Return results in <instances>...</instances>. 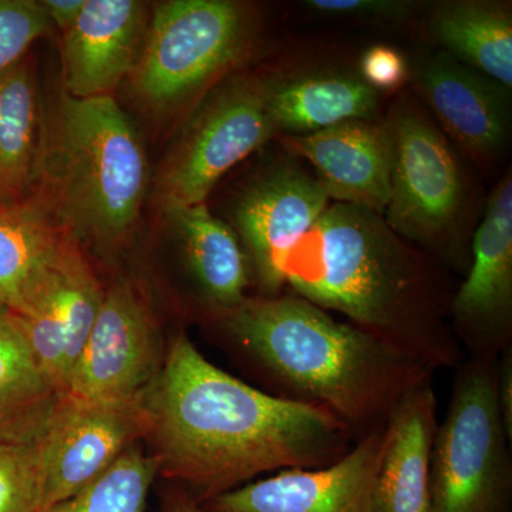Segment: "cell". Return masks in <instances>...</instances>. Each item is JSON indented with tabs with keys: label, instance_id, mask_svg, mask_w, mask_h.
Returning a JSON list of instances; mask_svg holds the SVG:
<instances>
[{
	"label": "cell",
	"instance_id": "cell-6",
	"mask_svg": "<svg viewBox=\"0 0 512 512\" xmlns=\"http://www.w3.org/2000/svg\"><path fill=\"white\" fill-rule=\"evenodd\" d=\"M384 120L392 144L384 221L448 271L466 275L471 188L456 151L409 94L400 96Z\"/></svg>",
	"mask_w": 512,
	"mask_h": 512
},
{
	"label": "cell",
	"instance_id": "cell-31",
	"mask_svg": "<svg viewBox=\"0 0 512 512\" xmlns=\"http://www.w3.org/2000/svg\"><path fill=\"white\" fill-rule=\"evenodd\" d=\"M40 3L52 26H57L64 33L79 19L86 0H42Z\"/></svg>",
	"mask_w": 512,
	"mask_h": 512
},
{
	"label": "cell",
	"instance_id": "cell-32",
	"mask_svg": "<svg viewBox=\"0 0 512 512\" xmlns=\"http://www.w3.org/2000/svg\"><path fill=\"white\" fill-rule=\"evenodd\" d=\"M160 500L161 512H205L201 504L178 485L168 484Z\"/></svg>",
	"mask_w": 512,
	"mask_h": 512
},
{
	"label": "cell",
	"instance_id": "cell-19",
	"mask_svg": "<svg viewBox=\"0 0 512 512\" xmlns=\"http://www.w3.org/2000/svg\"><path fill=\"white\" fill-rule=\"evenodd\" d=\"M380 93L359 74L305 72L271 76L268 109L279 136H308L350 120H376Z\"/></svg>",
	"mask_w": 512,
	"mask_h": 512
},
{
	"label": "cell",
	"instance_id": "cell-27",
	"mask_svg": "<svg viewBox=\"0 0 512 512\" xmlns=\"http://www.w3.org/2000/svg\"><path fill=\"white\" fill-rule=\"evenodd\" d=\"M50 29L37 0H0V72L25 59L30 46Z\"/></svg>",
	"mask_w": 512,
	"mask_h": 512
},
{
	"label": "cell",
	"instance_id": "cell-3",
	"mask_svg": "<svg viewBox=\"0 0 512 512\" xmlns=\"http://www.w3.org/2000/svg\"><path fill=\"white\" fill-rule=\"evenodd\" d=\"M214 322L272 394L325 410L356 441L383 429L436 372L293 292L249 296Z\"/></svg>",
	"mask_w": 512,
	"mask_h": 512
},
{
	"label": "cell",
	"instance_id": "cell-26",
	"mask_svg": "<svg viewBox=\"0 0 512 512\" xmlns=\"http://www.w3.org/2000/svg\"><path fill=\"white\" fill-rule=\"evenodd\" d=\"M42 487L37 444H0V512H39Z\"/></svg>",
	"mask_w": 512,
	"mask_h": 512
},
{
	"label": "cell",
	"instance_id": "cell-28",
	"mask_svg": "<svg viewBox=\"0 0 512 512\" xmlns=\"http://www.w3.org/2000/svg\"><path fill=\"white\" fill-rule=\"evenodd\" d=\"M306 8L332 18L404 22L417 5L407 0H306Z\"/></svg>",
	"mask_w": 512,
	"mask_h": 512
},
{
	"label": "cell",
	"instance_id": "cell-8",
	"mask_svg": "<svg viewBox=\"0 0 512 512\" xmlns=\"http://www.w3.org/2000/svg\"><path fill=\"white\" fill-rule=\"evenodd\" d=\"M269 79L231 77L198 103L154 181V205L161 214L205 204L229 170L276 136Z\"/></svg>",
	"mask_w": 512,
	"mask_h": 512
},
{
	"label": "cell",
	"instance_id": "cell-2",
	"mask_svg": "<svg viewBox=\"0 0 512 512\" xmlns=\"http://www.w3.org/2000/svg\"><path fill=\"white\" fill-rule=\"evenodd\" d=\"M282 274L296 295L433 370L466 359L450 325L451 272L377 212L330 202L286 254Z\"/></svg>",
	"mask_w": 512,
	"mask_h": 512
},
{
	"label": "cell",
	"instance_id": "cell-16",
	"mask_svg": "<svg viewBox=\"0 0 512 512\" xmlns=\"http://www.w3.org/2000/svg\"><path fill=\"white\" fill-rule=\"evenodd\" d=\"M150 8L138 0H86L63 33L64 93L96 99L111 93L136 69L146 40Z\"/></svg>",
	"mask_w": 512,
	"mask_h": 512
},
{
	"label": "cell",
	"instance_id": "cell-11",
	"mask_svg": "<svg viewBox=\"0 0 512 512\" xmlns=\"http://www.w3.org/2000/svg\"><path fill=\"white\" fill-rule=\"evenodd\" d=\"M165 350L146 301L128 279H119L104 291L66 394L86 400L140 396L160 372Z\"/></svg>",
	"mask_w": 512,
	"mask_h": 512
},
{
	"label": "cell",
	"instance_id": "cell-9",
	"mask_svg": "<svg viewBox=\"0 0 512 512\" xmlns=\"http://www.w3.org/2000/svg\"><path fill=\"white\" fill-rule=\"evenodd\" d=\"M329 195L299 158L286 153L264 167L232 205V229L249 259L259 296L285 289V256L330 204Z\"/></svg>",
	"mask_w": 512,
	"mask_h": 512
},
{
	"label": "cell",
	"instance_id": "cell-13",
	"mask_svg": "<svg viewBox=\"0 0 512 512\" xmlns=\"http://www.w3.org/2000/svg\"><path fill=\"white\" fill-rule=\"evenodd\" d=\"M103 296L83 248L69 237L37 276L22 311L16 313L37 363L62 394Z\"/></svg>",
	"mask_w": 512,
	"mask_h": 512
},
{
	"label": "cell",
	"instance_id": "cell-30",
	"mask_svg": "<svg viewBox=\"0 0 512 512\" xmlns=\"http://www.w3.org/2000/svg\"><path fill=\"white\" fill-rule=\"evenodd\" d=\"M497 394L505 430L512 439V346L498 356Z\"/></svg>",
	"mask_w": 512,
	"mask_h": 512
},
{
	"label": "cell",
	"instance_id": "cell-21",
	"mask_svg": "<svg viewBox=\"0 0 512 512\" xmlns=\"http://www.w3.org/2000/svg\"><path fill=\"white\" fill-rule=\"evenodd\" d=\"M63 396L37 363L19 316L0 303V444H36Z\"/></svg>",
	"mask_w": 512,
	"mask_h": 512
},
{
	"label": "cell",
	"instance_id": "cell-7",
	"mask_svg": "<svg viewBox=\"0 0 512 512\" xmlns=\"http://www.w3.org/2000/svg\"><path fill=\"white\" fill-rule=\"evenodd\" d=\"M498 359H464L434 440L430 512H511V437L497 394Z\"/></svg>",
	"mask_w": 512,
	"mask_h": 512
},
{
	"label": "cell",
	"instance_id": "cell-23",
	"mask_svg": "<svg viewBox=\"0 0 512 512\" xmlns=\"http://www.w3.org/2000/svg\"><path fill=\"white\" fill-rule=\"evenodd\" d=\"M45 120L28 60L0 72V204L29 197L39 178Z\"/></svg>",
	"mask_w": 512,
	"mask_h": 512
},
{
	"label": "cell",
	"instance_id": "cell-24",
	"mask_svg": "<svg viewBox=\"0 0 512 512\" xmlns=\"http://www.w3.org/2000/svg\"><path fill=\"white\" fill-rule=\"evenodd\" d=\"M69 235L39 195L0 204V303L22 311L26 296Z\"/></svg>",
	"mask_w": 512,
	"mask_h": 512
},
{
	"label": "cell",
	"instance_id": "cell-10",
	"mask_svg": "<svg viewBox=\"0 0 512 512\" xmlns=\"http://www.w3.org/2000/svg\"><path fill=\"white\" fill-rule=\"evenodd\" d=\"M144 396L86 400L64 394L36 443L43 483L40 511L79 493L146 439Z\"/></svg>",
	"mask_w": 512,
	"mask_h": 512
},
{
	"label": "cell",
	"instance_id": "cell-1",
	"mask_svg": "<svg viewBox=\"0 0 512 512\" xmlns=\"http://www.w3.org/2000/svg\"><path fill=\"white\" fill-rule=\"evenodd\" d=\"M148 453L198 503L259 474L329 466L355 446L335 416L249 386L180 332L146 390Z\"/></svg>",
	"mask_w": 512,
	"mask_h": 512
},
{
	"label": "cell",
	"instance_id": "cell-5",
	"mask_svg": "<svg viewBox=\"0 0 512 512\" xmlns=\"http://www.w3.org/2000/svg\"><path fill=\"white\" fill-rule=\"evenodd\" d=\"M262 19L237 0H168L154 6L131 94L150 113L174 114L211 92L254 52Z\"/></svg>",
	"mask_w": 512,
	"mask_h": 512
},
{
	"label": "cell",
	"instance_id": "cell-22",
	"mask_svg": "<svg viewBox=\"0 0 512 512\" xmlns=\"http://www.w3.org/2000/svg\"><path fill=\"white\" fill-rule=\"evenodd\" d=\"M429 33L441 52L511 90L510 5L487 0L439 3L431 12Z\"/></svg>",
	"mask_w": 512,
	"mask_h": 512
},
{
	"label": "cell",
	"instance_id": "cell-12",
	"mask_svg": "<svg viewBox=\"0 0 512 512\" xmlns=\"http://www.w3.org/2000/svg\"><path fill=\"white\" fill-rule=\"evenodd\" d=\"M450 325L468 359H498L512 346V178L495 185L471 239L466 278L450 303Z\"/></svg>",
	"mask_w": 512,
	"mask_h": 512
},
{
	"label": "cell",
	"instance_id": "cell-17",
	"mask_svg": "<svg viewBox=\"0 0 512 512\" xmlns=\"http://www.w3.org/2000/svg\"><path fill=\"white\" fill-rule=\"evenodd\" d=\"M281 141L286 153L311 165L330 201L384 214L392 158L386 120H350Z\"/></svg>",
	"mask_w": 512,
	"mask_h": 512
},
{
	"label": "cell",
	"instance_id": "cell-4",
	"mask_svg": "<svg viewBox=\"0 0 512 512\" xmlns=\"http://www.w3.org/2000/svg\"><path fill=\"white\" fill-rule=\"evenodd\" d=\"M148 190L146 151L113 96L63 94L45 123L35 194L80 247L111 259L136 231Z\"/></svg>",
	"mask_w": 512,
	"mask_h": 512
},
{
	"label": "cell",
	"instance_id": "cell-29",
	"mask_svg": "<svg viewBox=\"0 0 512 512\" xmlns=\"http://www.w3.org/2000/svg\"><path fill=\"white\" fill-rule=\"evenodd\" d=\"M410 64L393 47L379 45L363 53L359 76L376 92H393L409 80Z\"/></svg>",
	"mask_w": 512,
	"mask_h": 512
},
{
	"label": "cell",
	"instance_id": "cell-20",
	"mask_svg": "<svg viewBox=\"0 0 512 512\" xmlns=\"http://www.w3.org/2000/svg\"><path fill=\"white\" fill-rule=\"evenodd\" d=\"M165 218L174 225L185 265L212 318L245 302L254 279L247 252L231 225L212 215L207 204L183 208Z\"/></svg>",
	"mask_w": 512,
	"mask_h": 512
},
{
	"label": "cell",
	"instance_id": "cell-18",
	"mask_svg": "<svg viewBox=\"0 0 512 512\" xmlns=\"http://www.w3.org/2000/svg\"><path fill=\"white\" fill-rule=\"evenodd\" d=\"M439 419L433 384L397 404L386 424L375 490V512H430V474Z\"/></svg>",
	"mask_w": 512,
	"mask_h": 512
},
{
	"label": "cell",
	"instance_id": "cell-14",
	"mask_svg": "<svg viewBox=\"0 0 512 512\" xmlns=\"http://www.w3.org/2000/svg\"><path fill=\"white\" fill-rule=\"evenodd\" d=\"M386 426L329 466L289 468L200 503L205 512H375Z\"/></svg>",
	"mask_w": 512,
	"mask_h": 512
},
{
	"label": "cell",
	"instance_id": "cell-25",
	"mask_svg": "<svg viewBox=\"0 0 512 512\" xmlns=\"http://www.w3.org/2000/svg\"><path fill=\"white\" fill-rule=\"evenodd\" d=\"M157 476V461L137 443L79 493L40 512H144Z\"/></svg>",
	"mask_w": 512,
	"mask_h": 512
},
{
	"label": "cell",
	"instance_id": "cell-15",
	"mask_svg": "<svg viewBox=\"0 0 512 512\" xmlns=\"http://www.w3.org/2000/svg\"><path fill=\"white\" fill-rule=\"evenodd\" d=\"M409 79L444 136L478 167H493L510 134V90L441 50L413 63Z\"/></svg>",
	"mask_w": 512,
	"mask_h": 512
}]
</instances>
